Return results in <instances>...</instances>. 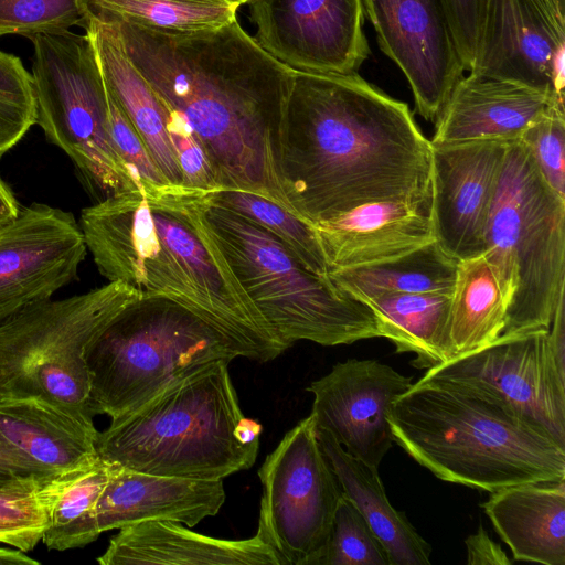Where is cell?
<instances>
[{
  "label": "cell",
  "mask_w": 565,
  "mask_h": 565,
  "mask_svg": "<svg viewBox=\"0 0 565 565\" xmlns=\"http://www.w3.org/2000/svg\"><path fill=\"white\" fill-rule=\"evenodd\" d=\"M431 152L408 105L358 73L295 71L279 173L291 212L307 223L373 202H431Z\"/></svg>",
  "instance_id": "cell-1"
},
{
  "label": "cell",
  "mask_w": 565,
  "mask_h": 565,
  "mask_svg": "<svg viewBox=\"0 0 565 565\" xmlns=\"http://www.w3.org/2000/svg\"><path fill=\"white\" fill-rule=\"evenodd\" d=\"M547 332L500 335L428 369L425 376L483 394L565 447V376L554 363Z\"/></svg>",
  "instance_id": "cell-12"
},
{
  "label": "cell",
  "mask_w": 565,
  "mask_h": 565,
  "mask_svg": "<svg viewBox=\"0 0 565 565\" xmlns=\"http://www.w3.org/2000/svg\"><path fill=\"white\" fill-rule=\"evenodd\" d=\"M209 201L234 211L278 237L312 273L328 276L327 262L311 224L274 201L237 189L206 192Z\"/></svg>",
  "instance_id": "cell-32"
},
{
  "label": "cell",
  "mask_w": 565,
  "mask_h": 565,
  "mask_svg": "<svg viewBox=\"0 0 565 565\" xmlns=\"http://www.w3.org/2000/svg\"><path fill=\"white\" fill-rule=\"evenodd\" d=\"M253 36L294 71L353 74L371 54L362 0H250Z\"/></svg>",
  "instance_id": "cell-13"
},
{
  "label": "cell",
  "mask_w": 565,
  "mask_h": 565,
  "mask_svg": "<svg viewBox=\"0 0 565 565\" xmlns=\"http://www.w3.org/2000/svg\"><path fill=\"white\" fill-rule=\"evenodd\" d=\"M82 28L93 45L108 90L153 162L168 182L182 185V172L167 129L168 108L128 56L117 22L88 6Z\"/></svg>",
  "instance_id": "cell-24"
},
{
  "label": "cell",
  "mask_w": 565,
  "mask_h": 565,
  "mask_svg": "<svg viewBox=\"0 0 565 565\" xmlns=\"http://www.w3.org/2000/svg\"><path fill=\"white\" fill-rule=\"evenodd\" d=\"M484 243L507 302L500 335L550 329L565 294V199L520 138L507 142Z\"/></svg>",
  "instance_id": "cell-8"
},
{
  "label": "cell",
  "mask_w": 565,
  "mask_h": 565,
  "mask_svg": "<svg viewBox=\"0 0 565 565\" xmlns=\"http://www.w3.org/2000/svg\"><path fill=\"white\" fill-rule=\"evenodd\" d=\"M467 563L470 565H509L512 561L501 546L483 530H479L466 539Z\"/></svg>",
  "instance_id": "cell-41"
},
{
  "label": "cell",
  "mask_w": 565,
  "mask_h": 565,
  "mask_svg": "<svg viewBox=\"0 0 565 565\" xmlns=\"http://www.w3.org/2000/svg\"><path fill=\"white\" fill-rule=\"evenodd\" d=\"M387 419L394 441L444 481L492 493L565 480V447L467 386L424 375Z\"/></svg>",
  "instance_id": "cell-4"
},
{
  "label": "cell",
  "mask_w": 565,
  "mask_h": 565,
  "mask_svg": "<svg viewBox=\"0 0 565 565\" xmlns=\"http://www.w3.org/2000/svg\"><path fill=\"white\" fill-rule=\"evenodd\" d=\"M382 52L403 72L416 110L436 121L466 71L440 0H362Z\"/></svg>",
  "instance_id": "cell-16"
},
{
  "label": "cell",
  "mask_w": 565,
  "mask_h": 565,
  "mask_svg": "<svg viewBox=\"0 0 565 565\" xmlns=\"http://www.w3.org/2000/svg\"><path fill=\"white\" fill-rule=\"evenodd\" d=\"M318 565H391L381 542L344 493Z\"/></svg>",
  "instance_id": "cell-35"
},
{
  "label": "cell",
  "mask_w": 565,
  "mask_h": 565,
  "mask_svg": "<svg viewBox=\"0 0 565 565\" xmlns=\"http://www.w3.org/2000/svg\"><path fill=\"white\" fill-rule=\"evenodd\" d=\"M88 3L111 18L174 33L222 28L237 19L239 9L225 0H88Z\"/></svg>",
  "instance_id": "cell-31"
},
{
  "label": "cell",
  "mask_w": 565,
  "mask_h": 565,
  "mask_svg": "<svg viewBox=\"0 0 565 565\" xmlns=\"http://www.w3.org/2000/svg\"><path fill=\"white\" fill-rule=\"evenodd\" d=\"M201 226L224 257L274 335L288 349L299 340L321 345L383 338L375 312L310 271L274 234L228 209L198 204Z\"/></svg>",
  "instance_id": "cell-6"
},
{
  "label": "cell",
  "mask_w": 565,
  "mask_h": 565,
  "mask_svg": "<svg viewBox=\"0 0 565 565\" xmlns=\"http://www.w3.org/2000/svg\"><path fill=\"white\" fill-rule=\"evenodd\" d=\"M553 102L564 105L546 92L469 73L452 87L435 121L436 131L430 142L515 140Z\"/></svg>",
  "instance_id": "cell-22"
},
{
  "label": "cell",
  "mask_w": 565,
  "mask_h": 565,
  "mask_svg": "<svg viewBox=\"0 0 565 565\" xmlns=\"http://www.w3.org/2000/svg\"><path fill=\"white\" fill-rule=\"evenodd\" d=\"M317 436L342 492L353 502L381 542L390 564H430L431 546L417 533L406 515L392 507L379 468L350 455L329 433L317 430Z\"/></svg>",
  "instance_id": "cell-26"
},
{
  "label": "cell",
  "mask_w": 565,
  "mask_h": 565,
  "mask_svg": "<svg viewBox=\"0 0 565 565\" xmlns=\"http://www.w3.org/2000/svg\"><path fill=\"white\" fill-rule=\"evenodd\" d=\"M88 0H0V38L83 26Z\"/></svg>",
  "instance_id": "cell-36"
},
{
  "label": "cell",
  "mask_w": 565,
  "mask_h": 565,
  "mask_svg": "<svg viewBox=\"0 0 565 565\" xmlns=\"http://www.w3.org/2000/svg\"><path fill=\"white\" fill-rule=\"evenodd\" d=\"M256 360L246 344L178 301L139 296L86 351L89 411L111 419L215 362Z\"/></svg>",
  "instance_id": "cell-7"
},
{
  "label": "cell",
  "mask_w": 565,
  "mask_h": 565,
  "mask_svg": "<svg viewBox=\"0 0 565 565\" xmlns=\"http://www.w3.org/2000/svg\"><path fill=\"white\" fill-rule=\"evenodd\" d=\"M231 3L237 4L238 7L247 4L250 0H225Z\"/></svg>",
  "instance_id": "cell-44"
},
{
  "label": "cell",
  "mask_w": 565,
  "mask_h": 565,
  "mask_svg": "<svg viewBox=\"0 0 565 565\" xmlns=\"http://www.w3.org/2000/svg\"><path fill=\"white\" fill-rule=\"evenodd\" d=\"M412 384V377L376 360L338 362L306 388L313 395L310 416L317 430L379 468L394 441L387 419L391 407Z\"/></svg>",
  "instance_id": "cell-17"
},
{
  "label": "cell",
  "mask_w": 565,
  "mask_h": 565,
  "mask_svg": "<svg viewBox=\"0 0 565 565\" xmlns=\"http://www.w3.org/2000/svg\"><path fill=\"white\" fill-rule=\"evenodd\" d=\"M86 253L72 213L44 203L21 206L0 226V322L76 280Z\"/></svg>",
  "instance_id": "cell-15"
},
{
  "label": "cell",
  "mask_w": 565,
  "mask_h": 565,
  "mask_svg": "<svg viewBox=\"0 0 565 565\" xmlns=\"http://www.w3.org/2000/svg\"><path fill=\"white\" fill-rule=\"evenodd\" d=\"M97 562L100 565H284L278 554L256 534L241 540L217 539L167 520L120 527Z\"/></svg>",
  "instance_id": "cell-23"
},
{
  "label": "cell",
  "mask_w": 565,
  "mask_h": 565,
  "mask_svg": "<svg viewBox=\"0 0 565 565\" xmlns=\"http://www.w3.org/2000/svg\"><path fill=\"white\" fill-rule=\"evenodd\" d=\"M113 19L135 66L195 132L218 188L256 193L292 213L280 181L279 136L295 71L237 19L189 33Z\"/></svg>",
  "instance_id": "cell-2"
},
{
  "label": "cell",
  "mask_w": 565,
  "mask_h": 565,
  "mask_svg": "<svg viewBox=\"0 0 565 565\" xmlns=\"http://www.w3.org/2000/svg\"><path fill=\"white\" fill-rule=\"evenodd\" d=\"M505 311V298L483 254L460 260L447 327L449 360L493 342Z\"/></svg>",
  "instance_id": "cell-28"
},
{
  "label": "cell",
  "mask_w": 565,
  "mask_h": 565,
  "mask_svg": "<svg viewBox=\"0 0 565 565\" xmlns=\"http://www.w3.org/2000/svg\"><path fill=\"white\" fill-rule=\"evenodd\" d=\"M482 508L514 561L565 565V480L507 487Z\"/></svg>",
  "instance_id": "cell-25"
},
{
  "label": "cell",
  "mask_w": 565,
  "mask_h": 565,
  "mask_svg": "<svg viewBox=\"0 0 565 565\" xmlns=\"http://www.w3.org/2000/svg\"><path fill=\"white\" fill-rule=\"evenodd\" d=\"M328 274L388 262L436 241L431 202H373L312 225Z\"/></svg>",
  "instance_id": "cell-20"
},
{
  "label": "cell",
  "mask_w": 565,
  "mask_h": 565,
  "mask_svg": "<svg viewBox=\"0 0 565 565\" xmlns=\"http://www.w3.org/2000/svg\"><path fill=\"white\" fill-rule=\"evenodd\" d=\"M204 192L167 184L95 202L78 222L86 248L108 281L169 297L246 344L256 361L274 360L287 349L201 226Z\"/></svg>",
  "instance_id": "cell-3"
},
{
  "label": "cell",
  "mask_w": 565,
  "mask_h": 565,
  "mask_svg": "<svg viewBox=\"0 0 565 565\" xmlns=\"http://www.w3.org/2000/svg\"><path fill=\"white\" fill-rule=\"evenodd\" d=\"M258 476L263 495L256 535L284 565H318L343 492L310 415L286 433Z\"/></svg>",
  "instance_id": "cell-11"
},
{
  "label": "cell",
  "mask_w": 565,
  "mask_h": 565,
  "mask_svg": "<svg viewBox=\"0 0 565 565\" xmlns=\"http://www.w3.org/2000/svg\"><path fill=\"white\" fill-rule=\"evenodd\" d=\"M459 260L437 241L398 258L328 274L342 291L363 300L385 292L452 294Z\"/></svg>",
  "instance_id": "cell-29"
},
{
  "label": "cell",
  "mask_w": 565,
  "mask_h": 565,
  "mask_svg": "<svg viewBox=\"0 0 565 565\" xmlns=\"http://www.w3.org/2000/svg\"><path fill=\"white\" fill-rule=\"evenodd\" d=\"M141 296L121 281L34 302L0 322V401L34 397L93 418L86 351Z\"/></svg>",
  "instance_id": "cell-9"
},
{
  "label": "cell",
  "mask_w": 565,
  "mask_h": 565,
  "mask_svg": "<svg viewBox=\"0 0 565 565\" xmlns=\"http://www.w3.org/2000/svg\"><path fill=\"white\" fill-rule=\"evenodd\" d=\"M376 315L395 351L413 352L412 365L430 369L449 360L447 327L451 294L385 292L362 300Z\"/></svg>",
  "instance_id": "cell-27"
},
{
  "label": "cell",
  "mask_w": 565,
  "mask_h": 565,
  "mask_svg": "<svg viewBox=\"0 0 565 565\" xmlns=\"http://www.w3.org/2000/svg\"><path fill=\"white\" fill-rule=\"evenodd\" d=\"M565 0H484L469 73L520 83L564 103Z\"/></svg>",
  "instance_id": "cell-14"
},
{
  "label": "cell",
  "mask_w": 565,
  "mask_h": 565,
  "mask_svg": "<svg viewBox=\"0 0 565 565\" xmlns=\"http://www.w3.org/2000/svg\"><path fill=\"white\" fill-rule=\"evenodd\" d=\"M107 97L110 137L137 188L153 190L171 184L153 162L142 139L108 88Z\"/></svg>",
  "instance_id": "cell-38"
},
{
  "label": "cell",
  "mask_w": 565,
  "mask_h": 565,
  "mask_svg": "<svg viewBox=\"0 0 565 565\" xmlns=\"http://www.w3.org/2000/svg\"><path fill=\"white\" fill-rule=\"evenodd\" d=\"M39 125L72 160L96 202L138 190L109 132L107 87L87 35L71 29L28 36Z\"/></svg>",
  "instance_id": "cell-10"
},
{
  "label": "cell",
  "mask_w": 565,
  "mask_h": 565,
  "mask_svg": "<svg viewBox=\"0 0 565 565\" xmlns=\"http://www.w3.org/2000/svg\"><path fill=\"white\" fill-rule=\"evenodd\" d=\"M520 140L531 151L548 186L565 199V107L551 103L524 130Z\"/></svg>",
  "instance_id": "cell-37"
},
{
  "label": "cell",
  "mask_w": 565,
  "mask_h": 565,
  "mask_svg": "<svg viewBox=\"0 0 565 565\" xmlns=\"http://www.w3.org/2000/svg\"><path fill=\"white\" fill-rule=\"evenodd\" d=\"M20 207L11 190L0 179V226L15 217Z\"/></svg>",
  "instance_id": "cell-42"
},
{
  "label": "cell",
  "mask_w": 565,
  "mask_h": 565,
  "mask_svg": "<svg viewBox=\"0 0 565 565\" xmlns=\"http://www.w3.org/2000/svg\"><path fill=\"white\" fill-rule=\"evenodd\" d=\"M113 465L100 458L62 492L55 503L42 542L49 550L83 547L98 539L94 509L106 487Z\"/></svg>",
  "instance_id": "cell-33"
},
{
  "label": "cell",
  "mask_w": 565,
  "mask_h": 565,
  "mask_svg": "<svg viewBox=\"0 0 565 565\" xmlns=\"http://www.w3.org/2000/svg\"><path fill=\"white\" fill-rule=\"evenodd\" d=\"M98 433L93 418L40 398L0 401V456L29 477L92 466L99 458Z\"/></svg>",
  "instance_id": "cell-19"
},
{
  "label": "cell",
  "mask_w": 565,
  "mask_h": 565,
  "mask_svg": "<svg viewBox=\"0 0 565 565\" xmlns=\"http://www.w3.org/2000/svg\"><path fill=\"white\" fill-rule=\"evenodd\" d=\"M40 562L17 548L0 547V565H39Z\"/></svg>",
  "instance_id": "cell-43"
},
{
  "label": "cell",
  "mask_w": 565,
  "mask_h": 565,
  "mask_svg": "<svg viewBox=\"0 0 565 565\" xmlns=\"http://www.w3.org/2000/svg\"><path fill=\"white\" fill-rule=\"evenodd\" d=\"M507 142L431 145V220L436 241L457 260L484 253L489 212Z\"/></svg>",
  "instance_id": "cell-18"
},
{
  "label": "cell",
  "mask_w": 565,
  "mask_h": 565,
  "mask_svg": "<svg viewBox=\"0 0 565 565\" xmlns=\"http://www.w3.org/2000/svg\"><path fill=\"white\" fill-rule=\"evenodd\" d=\"M466 71L472 65L484 0H440Z\"/></svg>",
  "instance_id": "cell-40"
},
{
  "label": "cell",
  "mask_w": 565,
  "mask_h": 565,
  "mask_svg": "<svg viewBox=\"0 0 565 565\" xmlns=\"http://www.w3.org/2000/svg\"><path fill=\"white\" fill-rule=\"evenodd\" d=\"M168 108L167 129L182 172V185L211 192L220 189L205 150L180 113Z\"/></svg>",
  "instance_id": "cell-39"
},
{
  "label": "cell",
  "mask_w": 565,
  "mask_h": 565,
  "mask_svg": "<svg viewBox=\"0 0 565 565\" xmlns=\"http://www.w3.org/2000/svg\"><path fill=\"white\" fill-rule=\"evenodd\" d=\"M36 118L31 72L19 56L0 51V158L36 125Z\"/></svg>",
  "instance_id": "cell-34"
},
{
  "label": "cell",
  "mask_w": 565,
  "mask_h": 565,
  "mask_svg": "<svg viewBox=\"0 0 565 565\" xmlns=\"http://www.w3.org/2000/svg\"><path fill=\"white\" fill-rule=\"evenodd\" d=\"M244 418L227 362L181 379L98 433L97 454L131 470L191 479H224L250 468L259 443L243 444Z\"/></svg>",
  "instance_id": "cell-5"
},
{
  "label": "cell",
  "mask_w": 565,
  "mask_h": 565,
  "mask_svg": "<svg viewBox=\"0 0 565 565\" xmlns=\"http://www.w3.org/2000/svg\"><path fill=\"white\" fill-rule=\"evenodd\" d=\"M89 467L1 484L0 542L24 553L33 551L49 527L52 510L62 492Z\"/></svg>",
  "instance_id": "cell-30"
},
{
  "label": "cell",
  "mask_w": 565,
  "mask_h": 565,
  "mask_svg": "<svg viewBox=\"0 0 565 565\" xmlns=\"http://www.w3.org/2000/svg\"><path fill=\"white\" fill-rule=\"evenodd\" d=\"M111 465L109 480L93 513L100 534L149 520L192 527L217 514L225 501L222 479L151 475Z\"/></svg>",
  "instance_id": "cell-21"
}]
</instances>
